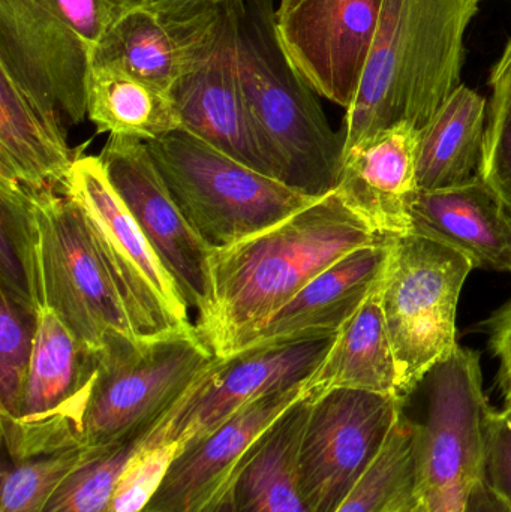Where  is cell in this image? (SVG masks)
Instances as JSON below:
<instances>
[{"mask_svg": "<svg viewBox=\"0 0 511 512\" xmlns=\"http://www.w3.org/2000/svg\"><path fill=\"white\" fill-rule=\"evenodd\" d=\"M381 239L386 237L333 191L249 239L213 249V313L201 336L218 357L234 354L315 277Z\"/></svg>", "mask_w": 511, "mask_h": 512, "instance_id": "obj_1", "label": "cell"}, {"mask_svg": "<svg viewBox=\"0 0 511 512\" xmlns=\"http://www.w3.org/2000/svg\"><path fill=\"white\" fill-rule=\"evenodd\" d=\"M482 0H384L374 44L347 110L344 156L381 132L422 131L461 86L465 33Z\"/></svg>", "mask_w": 511, "mask_h": 512, "instance_id": "obj_2", "label": "cell"}, {"mask_svg": "<svg viewBox=\"0 0 511 512\" xmlns=\"http://www.w3.org/2000/svg\"><path fill=\"white\" fill-rule=\"evenodd\" d=\"M237 69L246 107L273 177L323 198L344 167V135L282 48L273 0H243L237 11Z\"/></svg>", "mask_w": 511, "mask_h": 512, "instance_id": "obj_3", "label": "cell"}, {"mask_svg": "<svg viewBox=\"0 0 511 512\" xmlns=\"http://www.w3.org/2000/svg\"><path fill=\"white\" fill-rule=\"evenodd\" d=\"M119 12L107 0H0V71L66 131L87 117L93 51Z\"/></svg>", "mask_w": 511, "mask_h": 512, "instance_id": "obj_4", "label": "cell"}, {"mask_svg": "<svg viewBox=\"0 0 511 512\" xmlns=\"http://www.w3.org/2000/svg\"><path fill=\"white\" fill-rule=\"evenodd\" d=\"M146 144L177 206L212 249L236 245L320 200L183 129Z\"/></svg>", "mask_w": 511, "mask_h": 512, "instance_id": "obj_5", "label": "cell"}, {"mask_svg": "<svg viewBox=\"0 0 511 512\" xmlns=\"http://www.w3.org/2000/svg\"><path fill=\"white\" fill-rule=\"evenodd\" d=\"M215 357L197 327L156 337L108 333L81 423V447H107L155 427Z\"/></svg>", "mask_w": 511, "mask_h": 512, "instance_id": "obj_6", "label": "cell"}, {"mask_svg": "<svg viewBox=\"0 0 511 512\" xmlns=\"http://www.w3.org/2000/svg\"><path fill=\"white\" fill-rule=\"evenodd\" d=\"M423 412L404 414L413 444L417 496L428 512H465L482 483L486 423L492 408L483 391L477 352L459 345L420 382Z\"/></svg>", "mask_w": 511, "mask_h": 512, "instance_id": "obj_7", "label": "cell"}, {"mask_svg": "<svg viewBox=\"0 0 511 512\" xmlns=\"http://www.w3.org/2000/svg\"><path fill=\"white\" fill-rule=\"evenodd\" d=\"M473 270L467 256L431 237H392L380 298L404 400L458 346L456 312Z\"/></svg>", "mask_w": 511, "mask_h": 512, "instance_id": "obj_8", "label": "cell"}, {"mask_svg": "<svg viewBox=\"0 0 511 512\" xmlns=\"http://www.w3.org/2000/svg\"><path fill=\"white\" fill-rule=\"evenodd\" d=\"M62 192L80 207L135 336L194 330L179 286L114 191L98 156H77Z\"/></svg>", "mask_w": 511, "mask_h": 512, "instance_id": "obj_9", "label": "cell"}, {"mask_svg": "<svg viewBox=\"0 0 511 512\" xmlns=\"http://www.w3.org/2000/svg\"><path fill=\"white\" fill-rule=\"evenodd\" d=\"M26 189L35 224L41 309L56 313L92 348H101L111 331L135 336L80 207L59 189Z\"/></svg>", "mask_w": 511, "mask_h": 512, "instance_id": "obj_10", "label": "cell"}, {"mask_svg": "<svg viewBox=\"0 0 511 512\" xmlns=\"http://www.w3.org/2000/svg\"><path fill=\"white\" fill-rule=\"evenodd\" d=\"M405 400L356 388L312 396L300 442V489L312 512H336L380 456Z\"/></svg>", "mask_w": 511, "mask_h": 512, "instance_id": "obj_11", "label": "cell"}, {"mask_svg": "<svg viewBox=\"0 0 511 512\" xmlns=\"http://www.w3.org/2000/svg\"><path fill=\"white\" fill-rule=\"evenodd\" d=\"M99 349L81 342L47 307L39 310L23 409L18 420L0 421L11 462L81 447V423L98 376Z\"/></svg>", "mask_w": 511, "mask_h": 512, "instance_id": "obj_12", "label": "cell"}, {"mask_svg": "<svg viewBox=\"0 0 511 512\" xmlns=\"http://www.w3.org/2000/svg\"><path fill=\"white\" fill-rule=\"evenodd\" d=\"M98 158L186 303L197 310V330H203L213 313V249L177 206L144 141L110 135Z\"/></svg>", "mask_w": 511, "mask_h": 512, "instance_id": "obj_13", "label": "cell"}, {"mask_svg": "<svg viewBox=\"0 0 511 512\" xmlns=\"http://www.w3.org/2000/svg\"><path fill=\"white\" fill-rule=\"evenodd\" d=\"M240 3L227 6L204 21L188 68L170 95L179 111L183 131L273 177L258 143L237 69Z\"/></svg>", "mask_w": 511, "mask_h": 512, "instance_id": "obj_14", "label": "cell"}, {"mask_svg": "<svg viewBox=\"0 0 511 512\" xmlns=\"http://www.w3.org/2000/svg\"><path fill=\"white\" fill-rule=\"evenodd\" d=\"M336 334L242 349L218 357L165 417L168 438L189 441L275 391L306 385L335 345Z\"/></svg>", "mask_w": 511, "mask_h": 512, "instance_id": "obj_15", "label": "cell"}, {"mask_svg": "<svg viewBox=\"0 0 511 512\" xmlns=\"http://www.w3.org/2000/svg\"><path fill=\"white\" fill-rule=\"evenodd\" d=\"M384 0H281L282 48L317 95L345 110L359 89Z\"/></svg>", "mask_w": 511, "mask_h": 512, "instance_id": "obj_16", "label": "cell"}, {"mask_svg": "<svg viewBox=\"0 0 511 512\" xmlns=\"http://www.w3.org/2000/svg\"><path fill=\"white\" fill-rule=\"evenodd\" d=\"M306 394V385L248 403L201 438L182 441L161 486L141 512H201L230 484L255 441Z\"/></svg>", "mask_w": 511, "mask_h": 512, "instance_id": "obj_17", "label": "cell"}, {"mask_svg": "<svg viewBox=\"0 0 511 512\" xmlns=\"http://www.w3.org/2000/svg\"><path fill=\"white\" fill-rule=\"evenodd\" d=\"M390 251L392 237H386L345 255L252 331L237 351L339 333L380 285Z\"/></svg>", "mask_w": 511, "mask_h": 512, "instance_id": "obj_18", "label": "cell"}, {"mask_svg": "<svg viewBox=\"0 0 511 512\" xmlns=\"http://www.w3.org/2000/svg\"><path fill=\"white\" fill-rule=\"evenodd\" d=\"M419 134L399 123L344 156L336 191L381 237L411 233V207L420 192Z\"/></svg>", "mask_w": 511, "mask_h": 512, "instance_id": "obj_19", "label": "cell"}, {"mask_svg": "<svg viewBox=\"0 0 511 512\" xmlns=\"http://www.w3.org/2000/svg\"><path fill=\"white\" fill-rule=\"evenodd\" d=\"M411 231L456 249L474 268L511 273V212L480 174L456 188L420 191Z\"/></svg>", "mask_w": 511, "mask_h": 512, "instance_id": "obj_20", "label": "cell"}, {"mask_svg": "<svg viewBox=\"0 0 511 512\" xmlns=\"http://www.w3.org/2000/svg\"><path fill=\"white\" fill-rule=\"evenodd\" d=\"M311 405L306 391L246 451L231 480L236 512H312L297 468Z\"/></svg>", "mask_w": 511, "mask_h": 512, "instance_id": "obj_21", "label": "cell"}, {"mask_svg": "<svg viewBox=\"0 0 511 512\" xmlns=\"http://www.w3.org/2000/svg\"><path fill=\"white\" fill-rule=\"evenodd\" d=\"M209 17L176 26L141 6L123 9L96 45L92 63L117 66L170 93L188 68L201 27Z\"/></svg>", "mask_w": 511, "mask_h": 512, "instance_id": "obj_22", "label": "cell"}, {"mask_svg": "<svg viewBox=\"0 0 511 512\" xmlns=\"http://www.w3.org/2000/svg\"><path fill=\"white\" fill-rule=\"evenodd\" d=\"M75 159L65 129L45 119L0 71V180L62 191Z\"/></svg>", "mask_w": 511, "mask_h": 512, "instance_id": "obj_23", "label": "cell"}, {"mask_svg": "<svg viewBox=\"0 0 511 512\" xmlns=\"http://www.w3.org/2000/svg\"><path fill=\"white\" fill-rule=\"evenodd\" d=\"M486 125V99L461 84L420 131L417 152L420 191L456 188L479 176Z\"/></svg>", "mask_w": 511, "mask_h": 512, "instance_id": "obj_24", "label": "cell"}, {"mask_svg": "<svg viewBox=\"0 0 511 512\" xmlns=\"http://www.w3.org/2000/svg\"><path fill=\"white\" fill-rule=\"evenodd\" d=\"M333 388L392 394L404 400L398 361L381 309L380 285L339 331L326 360L306 384V391L314 397Z\"/></svg>", "mask_w": 511, "mask_h": 512, "instance_id": "obj_25", "label": "cell"}, {"mask_svg": "<svg viewBox=\"0 0 511 512\" xmlns=\"http://www.w3.org/2000/svg\"><path fill=\"white\" fill-rule=\"evenodd\" d=\"M86 108L98 134L149 143L182 129L170 93L107 63L90 65Z\"/></svg>", "mask_w": 511, "mask_h": 512, "instance_id": "obj_26", "label": "cell"}, {"mask_svg": "<svg viewBox=\"0 0 511 512\" xmlns=\"http://www.w3.org/2000/svg\"><path fill=\"white\" fill-rule=\"evenodd\" d=\"M159 423L116 444L84 448L83 459L60 484L44 512L107 511L117 481L132 459L152 441Z\"/></svg>", "mask_w": 511, "mask_h": 512, "instance_id": "obj_27", "label": "cell"}, {"mask_svg": "<svg viewBox=\"0 0 511 512\" xmlns=\"http://www.w3.org/2000/svg\"><path fill=\"white\" fill-rule=\"evenodd\" d=\"M0 292L41 310L36 280V236L24 186L0 180Z\"/></svg>", "mask_w": 511, "mask_h": 512, "instance_id": "obj_28", "label": "cell"}, {"mask_svg": "<svg viewBox=\"0 0 511 512\" xmlns=\"http://www.w3.org/2000/svg\"><path fill=\"white\" fill-rule=\"evenodd\" d=\"M417 499L413 444L401 414L380 456L336 512H405Z\"/></svg>", "mask_w": 511, "mask_h": 512, "instance_id": "obj_29", "label": "cell"}, {"mask_svg": "<svg viewBox=\"0 0 511 512\" xmlns=\"http://www.w3.org/2000/svg\"><path fill=\"white\" fill-rule=\"evenodd\" d=\"M0 421H15L23 409L39 312L0 292Z\"/></svg>", "mask_w": 511, "mask_h": 512, "instance_id": "obj_30", "label": "cell"}, {"mask_svg": "<svg viewBox=\"0 0 511 512\" xmlns=\"http://www.w3.org/2000/svg\"><path fill=\"white\" fill-rule=\"evenodd\" d=\"M83 456V447H72L3 466L0 512H44Z\"/></svg>", "mask_w": 511, "mask_h": 512, "instance_id": "obj_31", "label": "cell"}, {"mask_svg": "<svg viewBox=\"0 0 511 512\" xmlns=\"http://www.w3.org/2000/svg\"><path fill=\"white\" fill-rule=\"evenodd\" d=\"M165 417L156 427L152 441L132 459L117 481L105 512H141L161 486L168 466L183 444L168 438Z\"/></svg>", "mask_w": 511, "mask_h": 512, "instance_id": "obj_32", "label": "cell"}, {"mask_svg": "<svg viewBox=\"0 0 511 512\" xmlns=\"http://www.w3.org/2000/svg\"><path fill=\"white\" fill-rule=\"evenodd\" d=\"M489 84L492 96L479 174L511 212V65L489 78Z\"/></svg>", "mask_w": 511, "mask_h": 512, "instance_id": "obj_33", "label": "cell"}, {"mask_svg": "<svg viewBox=\"0 0 511 512\" xmlns=\"http://www.w3.org/2000/svg\"><path fill=\"white\" fill-rule=\"evenodd\" d=\"M482 483L511 510V408L489 414Z\"/></svg>", "mask_w": 511, "mask_h": 512, "instance_id": "obj_34", "label": "cell"}, {"mask_svg": "<svg viewBox=\"0 0 511 512\" xmlns=\"http://www.w3.org/2000/svg\"><path fill=\"white\" fill-rule=\"evenodd\" d=\"M239 2L243 0H132L131 6H141L158 15L165 23L182 26Z\"/></svg>", "mask_w": 511, "mask_h": 512, "instance_id": "obj_35", "label": "cell"}, {"mask_svg": "<svg viewBox=\"0 0 511 512\" xmlns=\"http://www.w3.org/2000/svg\"><path fill=\"white\" fill-rule=\"evenodd\" d=\"M489 343L495 357L500 360V385L506 400V408H511V300L504 304L486 322Z\"/></svg>", "mask_w": 511, "mask_h": 512, "instance_id": "obj_36", "label": "cell"}, {"mask_svg": "<svg viewBox=\"0 0 511 512\" xmlns=\"http://www.w3.org/2000/svg\"><path fill=\"white\" fill-rule=\"evenodd\" d=\"M465 512H511V510L485 484L479 483L468 499Z\"/></svg>", "mask_w": 511, "mask_h": 512, "instance_id": "obj_37", "label": "cell"}, {"mask_svg": "<svg viewBox=\"0 0 511 512\" xmlns=\"http://www.w3.org/2000/svg\"><path fill=\"white\" fill-rule=\"evenodd\" d=\"M233 480V478H231ZM201 512H236L234 507L233 489H231V481L219 495L212 499L209 505Z\"/></svg>", "mask_w": 511, "mask_h": 512, "instance_id": "obj_38", "label": "cell"}, {"mask_svg": "<svg viewBox=\"0 0 511 512\" xmlns=\"http://www.w3.org/2000/svg\"><path fill=\"white\" fill-rule=\"evenodd\" d=\"M511 65V36L509 41H507L506 47H504L503 54H501L500 59L495 63L494 68H492L491 75L489 78L498 77V75L503 74L507 68Z\"/></svg>", "mask_w": 511, "mask_h": 512, "instance_id": "obj_39", "label": "cell"}, {"mask_svg": "<svg viewBox=\"0 0 511 512\" xmlns=\"http://www.w3.org/2000/svg\"><path fill=\"white\" fill-rule=\"evenodd\" d=\"M116 11H123V9L129 8L132 5V0H107Z\"/></svg>", "mask_w": 511, "mask_h": 512, "instance_id": "obj_40", "label": "cell"}, {"mask_svg": "<svg viewBox=\"0 0 511 512\" xmlns=\"http://www.w3.org/2000/svg\"><path fill=\"white\" fill-rule=\"evenodd\" d=\"M405 512H428V510H426L425 505L420 502V499H417V501L414 502V504Z\"/></svg>", "mask_w": 511, "mask_h": 512, "instance_id": "obj_41", "label": "cell"}]
</instances>
